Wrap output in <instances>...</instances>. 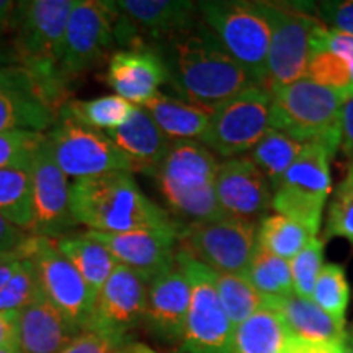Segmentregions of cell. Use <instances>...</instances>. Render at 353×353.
<instances>
[{"mask_svg":"<svg viewBox=\"0 0 353 353\" xmlns=\"http://www.w3.org/2000/svg\"><path fill=\"white\" fill-rule=\"evenodd\" d=\"M156 51L165 64L167 83L183 101L208 113L247 88L260 85L203 20L161 43Z\"/></svg>","mask_w":353,"mask_h":353,"instance_id":"obj_1","label":"cell"},{"mask_svg":"<svg viewBox=\"0 0 353 353\" xmlns=\"http://www.w3.org/2000/svg\"><path fill=\"white\" fill-rule=\"evenodd\" d=\"M70 210L92 232L123 234L176 224L141 192L131 172H112L70 183Z\"/></svg>","mask_w":353,"mask_h":353,"instance_id":"obj_2","label":"cell"},{"mask_svg":"<svg viewBox=\"0 0 353 353\" xmlns=\"http://www.w3.org/2000/svg\"><path fill=\"white\" fill-rule=\"evenodd\" d=\"M76 0H26L13 13L12 59L34 77L56 107L65 88L61 59L68 20Z\"/></svg>","mask_w":353,"mask_h":353,"instance_id":"obj_3","label":"cell"},{"mask_svg":"<svg viewBox=\"0 0 353 353\" xmlns=\"http://www.w3.org/2000/svg\"><path fill=\"white\" fill-rule=\"evenodd\" d=\"M219 162L200 141H172L156 176L169 208L188 223L228 218L216 198Z\"/></svg>","mask_w":353,"mask_h":353,"instance_id":"obj_4","label":"cell"},{"mask_svg":"<svg viewBox=\"0 0 353 353\" xmlns=\"http://www.w3.org/2000/svg\"><path fill=\"white\" fill-rule=\"evenodd\" d=\"M272 128L303 144H321L332 154L341 148V118L347 99L304 77L272 90Z\"/></svg>","mask_w":353,"mask_h":353,"instance_id":"obj_5","label":"cell"},{"mask_svg":"<svg viewBox=\"0 0 353 353\" xmlns=\"http://www.w3.org/2000/svg\"><path fill=\"white\" fill-rule=\"evenodd\" d=\"M201 20L254 81L265 85L272 21L265 2H198Z\"/></svg>","mask_w":353,"mask_h":353,"instance_id":"obj_6","label":"cell"},{"mask_svg":"<svg viewBox=\"0 0 353 353\" xmlns=\"http://www.w3.org/2000/svg\"><path fill=\"white\" fill-rule=\"evenodd\" d=\"M175 262L190 285V307L180 350L183 353H232L234 325L219 301L214 270L176 249Z\"/></svg>","mask_w":353,"mask_h":353,"instance_id":"obj_7","label":"cell"},{"mask_svg":"<svg viewBox=\"0 0 353 353\" xmlns=\"http://www.w3.org/2000/svg\"><path fill=\"white\" fill-rule=\"evenodd\" d=\"M46 138L56 164L68 179H92L112 172L132 174L130 161L105 132L85 126L64 107L59 108Z\"/></svg>","mask_w":353,"mask_h":353,"instance_id":"obj_8","label":"cell"},{"mask_svg":"<svg viewBox=\"0 0 353 353\" xmlns=\"http://www.w3.org/2000/svg\"><path fill=\"white\" fill-rule=\"evenodd\" d=\"M330 157L324 145L306 144L273 192L272 210L296 221L312 236L319 232L330 193Z\"/></svg>","mask_w":353,"mask_h":353,"instance_id":"obj_9","label":"cell"},{"mask_svg":"<svg viewBox=\"0 0 353 353\" xmlns=\"http://www.w3.org/2000/svg\"><path fill=\"white\" fill-rule=\"evenodd\" d=\"M273 95L265 85H254L210 113L201 143L221 157L234 159L250 152L272 131Z\"/></svg>","mask_w":353,"mask_h":353,"instance_id":"obj_10","label":"cell"},{"mask_svg":"<svg viewBox=\"0 0 353 353\" xmlns=\"http://www.w3.org/2000/svg\"><path fill=\"white\" fill-rule=\"evenodd\" d=\"M23 252L37 265L44 296L61 312L70 329L76 334L87 330L97 296L81 273L57 250L56 241L30 234Z\"/></svg>","mask_w":353,"mask_h":353,"instance_id":"obj_11","label":"cell"},{"mask_svg":"<svg viewBox=\"0 0 353 353\" xmlns=\"http://www.w3.org/2000/svg\"><path fill=\"white\" fill-rule=\"evenodd\" d=\"M179 247L211 270L244 275L257 249V223L228 216L183 224Z\"/></svg>","mask_w":353,"mask_h":353,"instance_id":"obj_12","label":"cell"},{"mask_svg":"<svg viewBox=\"0 0 353 353\" xmlns=\"http://www.w3.org/2000/svg\"><path fill=\"white\" fill-rule=\"evenodd\" d=\"M265 3L272 21L265 87L275 90L306 77L312 37L322 21L303 3Z\"/></svg>","mask_w":353,"mask_h":353,"instance_id":"obj_13","label":"cell"},{"mask_svg":"<svg viewBox=\"0 0 353 353\" xmlns=\"http://www.w3.org/2000/svg\"><path fill=\"white\" fill-rule=\"evenodd\" d=\"M117 44L113 2L77 0L70 10L64 33L61 81L64 88L101 63Z\"/></svg>","mask_w":353,"mask_h":353,"instance_id":"obj_14","label":"cell"},{"mask_svg":"<svg viewBox=\"0 0 353 353\" xmlns=\"http://www.w3.org/2000/svg\"><path fill=\"white\" fill-rule=\"evenodd\" d=\"M113 6L117 44L130 50L145 48V37L161 44L185 32L195 25L198 12V3L187 0H120Z\"/></svg>","mask_w":353,"mask_h":353,"instance_id":"obj_15","label":"cell"},{"mask_svg":"<svg viewBox=\"0 0 353 353\" xmlns=\"http://www.w3.org/2000/svg\"><path fill=\"white\" fill-rule=\"evenodd\" d=\"M33 223L30 234L59 239L79 226L70 210V183L52 157L48 138L34 152L32 169Z\"/></svg>","mask_w":353,"mask_h":353,"instance_id":"obj_16","label":"cell"},{"mask_svg":"<svg viewBox=\"0 0 353 353\" xmlns=\"http://www.w3.org/2000/svg\"><path fill=\"white\" fill-rule=\"evenodd\" d=\"M148 283L139 273L118 263L95 299L87 330L131 339L132 330L143 324Z\"/></svg>","mask_w":353,"mask_h":353,"instance_id":"obj_17","label":"cell"},{"mask_svg":"<svg viewBox=\"0 0 353 353\" xmlns=\"http://www.w3.org/2000/svg\"><path fill=\"white\" fill-rule=\"evenodd\" d=\"M59 110L41 85L20 65L0 68V132H43Z\"/></svg>","mask_w":353,"mask_h":353,"instance_id":"obj_18","label":"cell"},{"mask_svg":"<svg viewBox=\"0 0 353 353\" xmlns=\"http://www.w3.org/2000/svg\"><path fill=\"white\" fill-rule=\"evenodd\" d=\"M179 223L169 228L144 229L123 234H103L85 231L92 239L107 247L120 265L139 273L144 280L169 270L175 265V252L179 249Z\"/></svg>","mask_w":353,"mask_h":353,"instance_id":"obj_19","label":"cell"},{"mask_svg":"<svg viewBox=\"0 0 353 353\" xmlns=\"http://www.w3.org/2000/svg\"><path fill=\"white\" fill-rule=\"evenodd\" d=\"M216 198L229 218L257 223L272 208L273 190L254 162L241 156L219 162Z\"/></svg>","mask_w":353,"mask_h":353,"instance_id":"obj_20","label":"cell"},{"mask_svg":"<svg viewBox=\"0 0 353 353\" xmlns=\"http://www.w3.org/2000/svg\"><path fill=\"white\" fill-rule=\"evenodd\" d=\"M190 307L187 276L175 265L148 283L143 325L159 342H182Z\"/></svg>","mask_w":353,"mask_h":353,"instance_id":"obj_21","label":"cell"},{"mask_svg":"<svg viewBox=\"0 0 353 353\" xmlns=\"http://www.w3.org/2000/svg\"><path fill=\"white\" fill-rule=\"evenodd\" d=\"M105 81L114 95L134 107H144L167 83V69L154 48L121 50L110 57Z\"/></svg>","mask_w":353,"mask_h":353,"instance_id":"obj_22","label":"cell"},{"mask_svg":"<svg viewBox=\"0 0 353 353\" xmlns=\"http://www.w3.org/2000/svg\"><path fill=\"white\" fill-rule=\"evenodd\" d=\"M105 134L130 161L132 172L149 175L156 174L172 143L143 107H136L125 125Z\"/></svg>","mask_w":353,"mask_h":353,"instance_id":"obj_23","label":"cell"},{"mask_svg":"<svg viewBox=\"0 0 353 353\" xmlns=\"http://www.w3.org/2000/svg\"><path fill=\"white\" fill-rule=\"evenodd\" d=\"M76 335L43 291L19 314L20 353H59Z\"/></svg>","mask_w":353,"mask_h":353,"instance_id":"obj_24","label":"cell"},{"mask_svg":"<svg viewBox=\"0 0 353 353\" xmlns=\"http://www.w3.org/2000/svg\"><path fill=\"white\" fill-rule=\"evenodd\" d=\"M265 307H270L281 316L291 337L314 342L345 341V327L322 311L312 299L291 293L285 298L268 299Z\"/></svg>","mask_w":353,"mask_h":353,"instance_id":"obj_25","label":"cell"},{"mask_svg":"<svg viewBox=\"0 0 353 353\" xmlns=\"http://www.w3.org/2000/svg\"><path fill=\"white\" fill-rule=\"evenodd\" d=\"M170 141H200L208 130L210 113L187 101L159 94L143 107Z\"/></svg>","mask_w":353,"mask_h":353,"instance_id":"obj_26","label":"cell"},{"mask_svg":"<svg viewBox=\"0 0 353 353\" xmlns=\"http://www.w3.org/2000/svg\"><path fill=\"white\" fill-rule=\"evenodd\" d=\"M56 247L81 273L92 293L99 296L100 290L103 288L118 265L107 247L92 239L87 232L70 234V236L68 234V236L59 237L56 239Z\"/></svg>","mask_w":353,"mask_h":353,"instance_id":"obj_27","label":"cell"},{"mask_svg":"<svg viewBox=\"0 0 353 353\" xmlns=\"http://www.w3.org/2000/svg\"><path fill=\"white\" fill-rule=\"evenodd\" d=\"M288 339L281 316L270 307H262L234 327L232 353H281Z\"/></svg>","mask_w":353,"mask_h":353,"instance_id":"obj_28","label":"cell"},{"mask_svg":"<svg viewBox=\"0 0 353 353\" xmlns=\"http://www.w3.org/2000/svg\"><path fill=\"white\" fill-rule=\"evenodd\" d=\"M304 145L306 144L290 138L285 132L272 130L254 145L249 159L262 172V175L275 192L286 170L303 152Z\"/></svg>","mask_w":353,"mask_h":353,"instance_id":"obj_29","label":"cell"},{"mask_svg":"<svg viewBox=\"0 0 353 353\" xmlns=\"http://www.w3.org/2000/svg\"><path fill=\"white\" fill-rule=\"evenodd\" d=\"M317 26L314 37H312L311 56H309L306 77L312 82L327 87L330 90L339 92L345 99L353 97V74L348 61L339 52L325 46L319 38V28Z\"/></svg>","mask_w":353,"mask_h":353,"instance_id":"obj_30","label":"cell"},{"mask_svg":"<svg viewBox=\"0 0 353 353\" xmlns=\"http://www.w3.org/2000/svg\"><path fill=\"white\" fill-rule=\"evenodd\" d=\"M0 216L30 232L33 223L32 174L21 169H0Z\"/></svg>","mask_w":353,"mask_h":353,"instance_id":"obj_31","label":"cell"},{"mask_svg":"<svg viewBox=\"0 0 353 353\" xmlns=\"http://www.w3.org/2000/svg\"><path fill=\"white\" fill-rule=\"evenodd\" d=\"M312 237L316 236L306 228L281 214L265 216L257 224V244L286 262L296 257Z\"/></svg>","mask_w":353,"mask_h":353,"instance_id":"obj_32","label":"cell"},{"mask_svg":"<svg viewBox=\"0 0 353 353\" xmlns=\"http://www.w3.org/2000/svg\"><path fill=\"white\" fill-rule=\"evenodd\" d=\"M244 275L265 298V301L294 293L290 262L270 254L259 244Z\"/></svg>","mask_w":353,"mask_h":353,"instance_id":"obj_33","label":"cell"},{"mask_svg":"<svg viewBox=\"0 0 353 353\" xmlns=\"http://www.w3.org/2000/svg\"><path fill=\"white\" fill-rule=\"evenodd\" d=\"M63 107L88 128L108 132L125 125L134 112V105L118 95H103L92 100H72Z\"/></svg>","mask_w":353,"mask_h":353,"instance_id":"obj_34","label":"cell"},{"mask_svg":"<svg viewBox=\"0 0 353 353\" xmlns=\"http://www.w3.org/2000/svg\"><path fill=\"white\" fill-rule=\"evenodd\" d=\"M214 286L234 327L265 307V298L254 288L245 275L214 272Z\"/></svg>","mask_w":353,"mask_h":353,"instance_id":"obj_35","label":"cell"},{"mask_svg":"<svg viewBox=\"0 0 353 353\" xmlns=\"http://www.w3.org/2000/svg\"><path fill=\"white\" fill-rule=\"evenodd\" d=\"M312 301L337 321L345 325V312L350 301V285H348L345 270L342 265L327 263L322 267L317 276Z\"/></svg>","mask_w":353,"mask_h":353,"instance_id":"obj_36","label":"cell"},{"mask_svg":"<svg viewBox=\"0 0 353 353\" xmlns=\"http://www.w3.org/2000/svg\"><path fill=\"white\" fill-rule=\"evenodd\" d=\"M37 265L23 257L10 280L0 288V312H20L41 293Z\"/></svg>","mask_w":353,"mask_h":353,"instance_id":"obj_37","label":"cell"},{"mask_svg":"<svg viewBox=\"0 0 353 353\" xmlns=\"http://www.w3.org/2000/svg\"><path fill=\"white\" fill-rule=\"evenodd\" d=\"M342 237L353 245V161L329 205L325 239Z\"/></svg>","mask_w":353,"mask_h":353,"instance_id":"obj_38","label":"cell"},{"mask_svg":"<svg viewBox=\"0 0 353 353\" xmlns=\"http://www.w3.org/2000/svg\"><path fill=\"white\" fill-rule=\"evenodd\" d=\"M322 267H324V241L316 236L296 257L290 260L294 293L312 299V291Z\"/></svg>","mask_w":353,"mask_h":353,"instance_id":"obj_39","label":"cell"},{"mask_svg":"<svg viewBox=\"0 0 353 353\" xmlns=\"http://www.w3.org/2000/svg\"><path fill=\"white\" fill-rule=\"evenodd\" d=\"M44 138L43 132H0V169H32L34 152Z\"/></svg>","mask_w":353,"mask_h":353,"instance_id":"obj_40","label":"cell"},{"mask_svg":"<svg viewBox=\"0 0 353 353\" xmlns=\"http://www.w3.org/2000/svg\"><path fill=\"white\" fill-rule=\"evenodd\" d=\"M319 20L330 30L353 37V0L321 2L317 6Z\"/></svg>","mask_w":353,"mask_h":353,"instance_id":"obj_41","label":"cell"},{"mask_svg":"<svg viewBox=\"0 0 353 353\" xmlns=\"http://www.w3.org/2000/svg\"><path fill=\"white\" fill-rule=\"evenodd\" d=\"M126 341H130V339H126ZM126 341L110 337V335L95 332V330H83V332L77 334L59 353H108Z\"/></svg>","mask_w":353,"mask_h":353,"instance_id":"obj_42","label":"cell"},{"mask_svg":"<svg viewBox=\"0 0 353 353\" xmlns=\"http://www.w3.org/2000/svg\"><path fill=\"white\" fill-rule=\"evenodd\" d=\"M319 38L325 46H329L330 50H334L335 52L345 57L348 64H350L353 74V37L347 33L337 32V30H330L322 23L319 28Z\"/></svg>","mask_w":353,"mask_h":353,"instance_id":"obj_43","label":"cell"},{"mask_svg":"<svg viewBox=\"0 0 353 353\" xmlns=\"http://www.w3.org/2000/svg\"><path fill=\"white\" fill-rule=\"evenodd\" d=\"M281 353H343V342H314L290 335Z\"/></svg>","mask_w":353,"mask_h":353,"instance_id":"obj_44","label":"cell"},{"mask_svg":"<svg viewBox=\"0 0 353 353\" xmlns=\"http://www.w3.org/2000/svg\"><path fill=\"white\" fill-rule=\"evenodd\" d=\"M28 237L30 232L13 226L12 223H8L7 219L0 216V255L15 252L25 244Z\"/></svg>","mask_w":353,"mask_h":353,"instance_id":"obj_45","label":"cell"},{"mask_svg":"<svg viewBox=\"0 0 353 353\" xmlns=\"http://www.w3.org/2000/svg\"><path fill=\"white\" fill-rule=\"evenodd\" d=\"M341 148L348 161H353V97L343 103L342 108Z\"/></svg>","mask_w":353,"mask_h":353,"instance_id":"obj_46","label":"cell"},{"mask_svg":"<svg viewBox=\"0 0 353 353\" xmlns=\"http://www.w3.org/2000/svg\"><path fill=\"white\" fill-rule=\"evenodd\" d=\"M23 257H25L23 245H21L20 249H17L15 252L0 255V288L10 280L13 273H15L17 268H19V265Z\"/></svg>","mask_w":353,"mask_h":353,"instance_id":"obj_47","label":"cell"},{"mask_svg":"<svg viewBox=\"0 0 353 353\" xmlns=\"http://www.w3.org/2000/svg\"><path fill=\"white\" fill-rule=\"evenodd\" d=\"M20 312H0V347L17 341Z\"/></svg>","mask_w":353,"mask_h":353,"instance_id":"obj_48","label":"cell"},{"mask_svg":"<svg viewBox=\"0 0 353 353\" xmlns=\"http://www.w3.org/2000/svg\"><path fill=\"white\" fill-rule=\"evenodd\" d=\"M17 2L10 0H0V37L12 26L13 13H15Z\"/></svg>","mask_w":353,"mask_h":353,"instance_id":"obj_49","label":"cell"},{"mask_svg":"<svg viewBox=\"0 0 353 353\" xmlns=\"http://www.w3.org/2000/svg\"><path fill=\"white\" fill-rule=\"evenodd\" d=\"M125 352L126 353H161V352L154 350V348H151V347L144 345V343L134 342L132 339H130V341L125 343Z\"/></svg>","mask_w":353,"mask_h":353,"instance_id":"obj_50","label":"cell"},{"mask_svg":"<svg viewBox=\"0 0 353 353\" xmlns=\"http://www.w3.org/2000/svg\"><path fill=\"white\" fill-rule=\"evenodd\" d=\"M0 353H20L19 352V343H17V341L6 343V345L0 347Z\"/></svg>","mask_w":353,"mask_h":353,"instance_id":"obj_51","label":"cell"},{"mask_svg":"<svg viewBox=\"0 0 353 353\" xmlns=\"http://www.w3.org/2000/svg\"><path fill=\"white\" fill-rule=\"evenodd\" d=\"M10 63H13L12 54H8L7 51H3L2 48H0V68H2V65H8Z\"/></svg>","mask_w":353,"mask_h":353,"instance_id":"obj_52","label":"cell"},{"mask_svg":"<svg viewBox=\"0 0 353 353\" xmlns=\"http://www.w3.org/2000/svg\"><path fill=\"white\" fill-rule=\"evenodd\" d=\"M343 342L353 345V325L350 327V330H348V332H345V341H343Z\"/></svg>","mask_w":353,"mask_h":353,"instance_id":"obj_53","label":"cell"},{"mask_svg":"<svg viewBox=\"0 0 353 353\" xmlns=\"http://www.w3.org/2000/svg\"><path fill=\"white\" fill-rule=\"evenodd\" d=\"M126 342H128V341H126ZM126 342H123L121 345L114 347L113 350H112V352H108V353H126V352H125V343H126Z\"/></svg>","mask_w":353,"mask_h":353,"instance_id":"obj_54","label":"cell"},{"mask_svg":"<svg viewBox=\"0 0 353 353\" xmlns=\"http://www.w3.org/2000/svg\"><path fill=\"white\" fill-rule=\"evenodd\" d=\"M343 353H353V345L343 342Z\"/></svg>","mask_w":353,"mask_h":353,"instance_id":"obj_55","label":"cell"}]
</instances>
